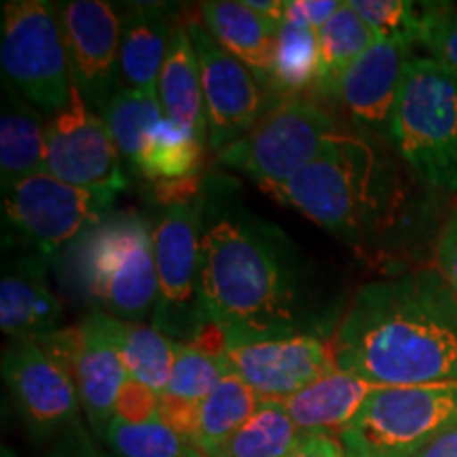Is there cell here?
<instances>
[{
  "label": "cell",
  "mask_w": 457,
  "mask_h": 457,
  "mask_svg": "<svg viewBox=\"0 0 457 457\" xmlns=\"http://www.w3.org/2000/svg\"><path fill=\"white\" fill-rule=\"evenodd\" d=\"M204 195L202 299L228 345L333 339L347 307L333 279L282 227L239 204L225 176Z\"/></svg>",
  "instance_id": "obj_1"
},
{
  "label": "cell",
  "mask_w": 457,
  "mask_h": 457,
  "mask_svg": "<svg viewBox=\"0 0 457 457\" xmlns=\"http://www.w3.org/2000/svg\"><path fill=\"white\" fill-rule=\"evenodd\" d=\"M330 347L335 367L370 384H457V295L436 267L360 286Z\"/></svg>",
  "instance_id": "obj_2"
},
{
  "label": "cell",
  "mask_w": 457,
  "mask_h": 457,
  "mask_svg": "<svg viewBox=\"0 0 457 457\" xmlns=\"http://www.w3.org/2000/svg\"><path fill=\"white\" fill-rule=\"evenodd\" d=\"M394 179L373 145L337 131L320 155L273 197L330 236L364 250L390 214Z\"/></svg>",
  "instance_id": "obj_3"
},
{
  "label": "cell",
  "mask_w": 457,
  "mask_h": 457,
  "mask_svg": "<svg viewBox=\"0 0 457 457\" xmlns=\"http://www.w3.org/2000/svg\"><path fill=\"white\" fill-rule=\"evenodd\" d=\"M74 282L102 313L125 322L153 320L159 299L155 242L138 212H108L77 242Z\"/></svg>",
  "instance_id": "obj_4"
},
{
  "label": "cell",
  "mask_w": 457,
  "mask_h": 457,
  "mask_svg": "<svg viewBox=\"0 0 457 457\" xmlns=\"http://www.w3.org/2000/svg\"><path fill=\"white\" fill-rule=\"evenodd\" d=\"M387 140L417 180L457 191V74L432 57H411Z\"/></svg>",
  "instance_id": "obj_5"
},
{
  "label": "cell",
  "mask_w": 457,
  "mask_h": 457,
  "mask_svg": "<svg viewBox=\"0 0 457 457\" xmlns=\"http://www.w3.org/2000/svg\"><path fill=\"white\" fill-rule=\"evenodd\" d=\"M457 426V384L381 386L339 434L350 457H413Z\"/></svg>",
  "instance_id": "obj_6"
},
{
  "label": "cell",
  "mask_w": 457,
  "mask_h": 457,
  "mask_svg": "<svg viewBox=\"0 0 457 457\" xmlns=\"http://www.w3.org/2000/svg\"><path fill=\"white\" fill-rule=\"evenodd\" d=\"M335 134V119L324 108L299 98H282L248 134L216 153L214 163L245 174L276 195L320 155Z\"/></svg>",
  "instance_id": "obj_7"
},
{
  "label": "cell",
  "mask_w": 457,
  "mask_h": 457,
  "mask_svg": "<svg viewBox=\"0 0 457 457\" xmlns=\"http://www.w3.org/2000/svg\"><path fill=\"white\" fill-rule=\"evenodd\" d=\"M0 68L4 83L43 114H55L71 102L72 79L57 7L47 0L3 4Z\"/></svg>",
  "instance_id": "obj_8"
},
{
  "label": "cell",
  "mask_w": 457,
  "mask_h": 457,
  "mask_svg": "<svg viewBox=\"0 0 457 457\" xmlns=\"http://www.w3.org/2000/svg\"><path fill=\"white\" fill-rule=\"evenodd\" d=\"M112 202L49 171L34 174L3 191L4 245L51 259L98 225Z\"/></svg>",
  "instance_id": "obj_9"
},
{
  "label": "cell",
  "mask_w": 457,
  "mask_h": 457,
  "mask_svg": "<svg viewBox=\"0 0 457 457\" xmlns=\"http://www.w3.org/2000/svg\"><path fill=\"white\" fill-rule=\"evenodd\" d=\"M204 205V193L170 205L153 228L159 279L153 327L174 343H193L212 324L202 299Z\"/></svg>",
  "instance_id": "obj_10"
},
{
  "label": "cell",
  "mask_w": 457,
  "mask_h": 457,
  "mask_svg": "<svg viewBox=\"0 0 457 457\" xmlns=\"http://www.w3.org/2000/svg\"><path fill=\"white\" fill-rule=\"evenodd\" d=\"M188 37L197 54L208 117V148L219 153L248 134L276 104L273 91L205 30L202 20L185 15Z\"/></svg>",
  "instance_id": "obj_11"
},
{
  "label": "cell",
  "mask_w": 457,
  "mask_h": 457,
  "mask_svg": "<svg viewBox=\"0 0 457 457\" xmlns=\"http://www.w3.org/2000/svg\"><path fill=\"white\" fill-rule=\"evenodd\" d=\"M47 171L66 185L111 199L128 188L111 129L74 87L71 102L47 121Z\"/></svg>",
  "instance_id": "obj_12"
},
{
  "label": "cell",
  "mask_w": 457,
  "mask_h": 457,
  "mask_svg": "<svg viewBox=\"0 0 457 457\" xmlns=\"http://www.w3.org/2000/svg\"><path fill=\"white\" fill-rule=\"evenodd\" d=\"M72 87L91 111L102 114L121 79V15L102 0H68L57 4Z\"/></svg>",
  "instance_id": "obj_13"
},
{
  "label": "cell",
  "mask_w": 457,
  "mask_h": 457,
  "mask_svg": "<svg viewBox=\"0 0 457 457\" xmlns=\"http://www.w3.org/2000/svg\"><path fill=\"white\" fill-rule=\"evenodd\" d=\"M0 369L17 413L34 438H57L79 420L81 400L72 375L37 341L11 339Z\"/></svg>",
  "instance_id": "obj_14"
},
{
  "label": "cell",
  "mask_w": 457,
  "mask_h": 457,
  "mask_svg": "<svg viewBox=\"0 0 457 457\" xmlns=\"http://www.w3.org/2000/svg\"><path fill=\"white\" fill-rule=\"evenodd\" d=\"M222 367L253 387L261 400L282 403L333 369L335 360L330 339L303 335L228 345Z\"/></svg>",
  "instance_id": "obj_15"
},
{
  "label": "cell",
  "mask_w": 457,
  "mask_h": 457,
  "mask_svg": "<svg viewBox=\"0 0 457 457\" xmlns=\"http://www.w3.org/2000/svg\"><path fill=\"white\" fill-rule=\"evenodd\" d=\"M411 43L379 38L343 74L337 98L360 128L387 136L394 104L411 62Z\"/></svg>",
  "instance_id": "obj_16"
},
{
  "label": "cell",
  "mask_w": 457,
  "mask_h": 457,
  "mask_svg": "<svg viewBox=\"0 0 457 457\" xmlns=\"http://www.w3.org/2000/svg\"><path fill=\"white\" fill-rule=\"evenodd\" d=\"M128 377L121 353L112 335L108 333L102 312L89 313L79 324L72 379L94 436L100 441H104L108 426L114 420V404Z\"/></svg>",
  "instance_id": "obj_17"
},
{
  "label": "cell",
  "mask_w": 457,
  "mask_h": 457,
  "mask_svg": "<svg viewBox=\"0 0 457 457\" xmlns=\"http://www.w3.org/2000/svg\"><path fill=\"white\" fill-rule=\"evenodd\" d=\"M11 253L0 279V328L11 339H37L57 328L62 303L49 288L41 256L20 248Z\"/></svg>",
  "instance_id": "obj_18"
},
{
  "label": "cell",
  "mask_w": 457,
  "mask_h": 457,
  "mask_svg": "<svg viewBox=\"0 0 457 457\" xmlns=\"http://www.w3.org/2000/svg\"><path fill=\"white\" fill-rule=\"evenodd\" d=\"M377 387L381 386L333 367L313 384L282 400V404L307 436L339 438Z\"/></svg>",
  "instance_id": "obj_19"
},
{
  "label": "cell",
  "mask_w": 457,
  "mask_h": 457,
  "mask_svg": "<svg viewBox=\"0 0 457 457\" xmlns=\"http://www.w3.org/2000/svg\"><path fill=\"white\" fill-rule=\"evenodd\" d=\"M121 15V74L128 87L157 91L179 9L165 3H128Z\"/></svg>",
  "instance_id": "obj_20"
},
{
  "label": "cell",
  "mask_w": 457,
  "mask_h": 457,
  "mask_svg": "<svg viewBox=\"0 0 457 457\" xmlns=\"http://www.w3.org/2000/svg\"><path fill=\"white\" fill-rule=\"evenodd\" d=\"M199 20L212 37L270 87L279 26L254 13L244 0H208L199 4ZM271 89V87H270Z\"/></svg>",
  "instance_id": "obj_21"
},
{
  "label": "cell",
  "mask_w": 457,
  "mask_h": 457,
  "mask_svg": "<svg viewBox=\"0 0 457 457\" xmlns=\"http://www.w3.org/2000/svg\"><path fill=\"white\" fill-rule=\"evenodd\" d=\"M157 98L163 117L182 125L208 145V117L202 89L197 54L193 49L185 21L179 17L171 30L168 55L157 81Z\"/></svg>",
  "instance_id": "obj_22"
},
{
  "label": "cell",
  "mask_w": 457,
  "mask_h": 457,
  "mask_svg": "<svg viewBox=\"0 0 457 457\" xmlns=\"http://www.w3.org/2000/svg\"><path fill=\"white\" fill-rule=\"evenodd\" d=\"M47 171V123L20 91L4 87L0 117V185H17Z\"/></svg>",
  "instance_id": "obj_23"
},
{
  "label": "cell",
  "mask_w": 457,
  "mask_h": 457,
  "mask_svg": "<svg viewBox=\"0 0 457 457\" xmlns=\"http://www.w3.org/2000/svg\"><path fill=\"white\" fill-rule=\"evenodd\" d=\"M377 41L379 37L373 28L352 9L350 3H343L318 32L320 68L316 89L320 94L337 98L343 74Z\"/></svg>",
  "instance_id": "obj_24"
},
{
  "label": "cell",
  "mask_w": 457,
  "mask_h": 457,
  "mask_svg": "<svg viewBox=\"0 0 457 457\" xmlns=\"http://www.w3.org/2000/svg\"><path fill=\"white\" fill-rule=\"evenodd\" d=\"M104 316L108 333L117 343L125 370L131 379L140 381L155 390L159 396L165 394L170 384L171 364H174V341L159 333L155 327L140 322H125L112 316Z\"/></svg>",
  "instance_id": "obj_25"
},
{
  "label": "cell",
  "mask_w": 457,
  "mask_h": 457,
  "mask_svg": "<svg viewBox=\"0 0 457 457\" xmlns=\"http://www.w3.org/2000/svg\"><path fill=\"white\" fill-rule=\"evenodd\" d=\"M100 117L111 129L119 155L128 159L131 168L138 171L151 134L163 119L157 91H142L123 85Z\"/></svg>",
  "instance_id": "obj_26"
},
{
  "label": "cell",
  "mask_w": 457,
  "mask_h": 457,
  "mask_svg": "<svg viewBox=\"0 0 457 457\" xmlns=\"http://www.w3.org/2000/svg\"><path fill=\"white\" fill-rule=\"evenodd\" d=\"M305 436L278 400L261 404L210 457H286Z\"/></svg>",
  "instance_id": "obj_27"
},
{
  "label": "cell",
  "mask_w": 457,
  "mask_h": 457,
  "mask_svg": "<svg viewBox=\"0 0 457 457\" xmlns=\"http://www.w3.org/2000/svg\"><path fill=\"white\" fill-rule=\"evenodd\" d=\"M205 148L208 145L193 131L163 117L151 134L138 171L151 185L195 179L202 176Z\"/></svg>",
  "instance_id": "obj_28"
},
{
  "label": "cell",
  "mask_w": 457,
  "mask_h": 457,
  "mask_svg": "<svg viewBox=\"0 0 457 457\" xmlns=\"http://www.w3.org/2000/svg\"><path fill=\"white\" fill-rule=\"evenodd\" d=\"M259 404L261 398L253 387L245 386L233 373H225L220 384L202 400L197 447L208 457L212 455L254 413Z\"/></svg>",
  "instance_id": "obj_29"
},
{
  "label": "cell",
  "mask_w": 457,
  "mask_h": 457,
  "mask_svg": "<svg viewBox=\"0 0 457 457\" xmlns=\"http://www.w3.org/2000/svg\"><path fill=\"white\" fill-rule=\"evenodd\" d=\"M320 43L312 28L293 26L282 21L278 30L276 54L270 87L276 98H296L299 91L318 83Z\"/></svg>",
  "instance_id": "obj_30"
},
{
  "label": "cell",
  "mask_w": 457,
  "mask_h": 457,
  "mask_svg": "<svg viewBox=\"0 0 457 457\" xmlns=\"http://www.w3.org/2000/svg\"><path fill=\"white\" fill-rule=\"evenodd\" d=\"M104 443L114 457H208L197 445L185 441L159 420L136 426L114 417Z\"/></svg>",
  "instance_id": "obj_31"
},
{
  "label": "cell",
  "mask_w": 457,
  "mask_h": 457,
  "mask_svg": "<svg viewBox=\"0 0 457 457\" xmlns=\"http://www.w3.org/2000/svg\"><path fill=\"white\" fill-rule=\"evenodd\" d=\"M225 373L220 358L210 356L188 343H174V364L165 394L202 403L220 384Z\"/></svg>",
  "instance_id": "obj_32"
},
{
  "label": "cell",
  "mask_w": 457,
  "mask_h": 457,
  "mask_svg": "<svg viewBox=\"0 0 457 457\" xmlns=\"http://www.w3.org/2000/svg\"><path fill=\"white\" fill-rule=\"evenodd\" d=\"M352 9L379 38L415 45L421 30V4L409 0H350Z\"/></svg>",
  "instance_id": "obj_33"
},
{
  "label": "cell",
  "mask_w": 457,
  "mask_h": 457,
  "mask_svg": "<svg viewBox=\"0 0 457 457\" xmlns=\"http://www.w3.org/2000/svg\"><path fill=\"white\" fill-rule=\"evenodd\" d=\"M420 45L432 54V60L441 62L457 74V7L449 3L421 4Z\"/></svg>",
  "instance_id": "obj_34"
},
{
  "label": "cell",
  "mask_w": 457,
  "mask_h": 457,
  "mask_svg": "<svg viewBox=\"0 0 457 457\" xmlns=\"http://www.w3.org/2000/svg\"><path fill=\"white\" fill-rule=\"evenodd\" d=\"M159 400L162 396L140 381L128 377L114 404V417L125 424H151L159 420Z\"/></svg>",
  "instance_id": "obj_35"
},
{
  "label": "cell",
  "mask_w": 457,
  "mask_h": 457,
  "mask_svg": "<svg viewBox=\"0 0 457 457\" xmlns=\"http://www.w3.org/2000/svg\"><path fill=\"white\" fill-rule=\"evenodd\" d=\"M199 413H202V403L195 400L176 398L170 394H162L159 400V421L193 445H197L199 436Z\"/></svg>",
  "instance_id": "obj_36"
},
{
  "label": "cell",
  "mask_w": 457,
  "mask_h": 457,
  "mask_svg": "<svg viewBox=\"0 0 457 457\" xmlns=\"http://www.w3.org/2000/svg\"><path fill=\"white\" fill-rule=\"evenodd\" d=\"M341 4L343 0H286L284 21L320 32V28L341 9Z\"/></svg>",
  "instance_id": "obj_37"
},
{
  "label": "cell",
  "mask_w": 457,
  "mask_h": 457,
  "mask_svg": "<svg viewBox=\"0 0 457 457\" xmlns=\"http://www.w3.org/2000/svg\"><path fill=\"white\" fill-rule=\"evenodd\" d=\"M43 457H108L98 445H96L91 432L85 428L81 420L68 426L60 436L54 438L47 453Z\"/></svg>",
  "instance_id": "obj_38"
},
{
  "label": "cell",
  "mask_w": 457,
  "mask_h": 457,
  "mask_svg": "<svg viewBox=\"0 0 457 457\" xmlns=\"http://www.w3.org/2000/svg\"><path fill=\"white\" fill-rule=\"evenodd\" d=\"M436 270L447 279V284L457 295V208L449 214L441 236L436 239Z\"/></svg>",
  "instance_id": "obj_39"
},
{
  "label": "cell",
  "mask_w": 457,
  "mask_h": 457,
  "mask_svg": "<svg viewBox=\"0 0 457 457\" xmlns=\"http://www.w3.org/2000/svg\"><path fill=\"white\" fill-rule=\"evenodd\" d=\"M286 457H350L339 438L333 436H303L301 443Z\"/></svg>",
  "instance_id": "obj_40"
},
{
  "label": "cell",
  "mask_w": 457,
  "mask_h": 457,
  "mask_svg": "<svg viewBox=\"0 0 457 457\" xmlns=\"http://www.w3.org/2000/svg\"><path fill=\"white\" fill-rule=\"evenodd\" d=\"M413 457H457V426L438 434L434 441L428 443L421 451H417Z\"/></svg>",
  "instance_id": "obj_41"
},
{
  "label": "cell",
  "mask_w": 457,
  "mask_h": 457,
  "mask_svg": "<svg viewBox=\"0 0 457 457\" xmlns=\"http://www.w3.org/2000/svg\"><path fill=\"white\" fill-rule=\"evenodd\" d=\"M254 13L265 17V20L273 21V24H282L286 15V3L284 0H244Z\"/></svg>",
  "instance_id": "obj_42"
}]
</instances>
